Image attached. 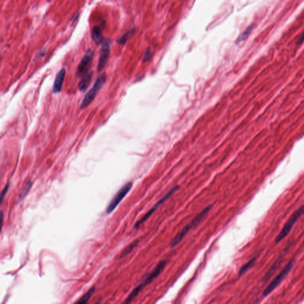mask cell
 <instances>
[{
  "instance_id": "cell-15",
  "label": "cell",
  "mask_w": 304,
  "mask_h": 304,
  "mask_svg": "<svg viewBox=\"0 0 304 304\" xmlns=\"http://www.w3.org/2000/svg\"><path fill=\"white\" fill-rule=\"evenodd\" d=\"M95 290L94 287H92L90 288L83 296H82L80 298V299L77 302V303H86L88 299L91 297V296L93 295Z\"/></svg>"
},
{
  "instance_id": "cell-14",
  "label": "cell",
  "mask_w": 304,
  "mask_h": 304,
  "mask_svg": "<svg viewBox=\"0 0 304 304\" xmlns=\"http://www.w3.org/2000/svg\"><path fill=\"white\" fill-rule=\"evenodd\" d=\"M257 259V257L256 256H255V257L251 258L248 262H247L245 264H244L239 270V276H242L243 274H244L245 273H246L251 268H252V267L254 265V263L255 262L256 260Z\"/></svg>"
},
{
  "instance_id": "cell-18",
  "label": "cell",
  "mask_w": 304,
  "mask_h": 304,
  "mask_svg": "<svg viewBox=\"0 0 304 304\" xmlns=\"http://www.w3.org/2000/svg\"><path fill=\"white\" fill-rule=\"evenodd\" d=\"M151 49L150 48H148L146 49L145 51V53H144V56H143V61H148L150 60V59L151 58Z\"/></svg>"
},
{
  "instance_id": "cell-10",
  "label": "cell",
  "mask_w": 304,
  "mask_h": 304,
  "mask_svg": "<svg viewBox=\"0 0 304 304\" xmlns=\"http://www.w3.org/2000/svg\"><path fill=\"white\" fill-rule=\"evenodd\" d=\"M105 26L106 22L105 21H103L99 25L94 26L91 30V35L92 40L97 45L101 44L103 40L102 33Z\"/></svg>"
},
{
  "instance_id": "cell-2",
  "label": "cell",
  "mask_w": 304,
  "mask_h": 304,
  "mask_svg": "<svg viewBox=\"0 0 304 304\" xmlns=\"http://www.w3.org/2000/svg\"><path fill=\"white\" fill-rule=\"evenodd\" d=\"M296 262V258H292L286 266L281 270V271L273 279V280L269 283L267 287L264 289L262 292V296L266 297L270 293H271L286 277L287 274L290 272Z\"/></svg>"
},
{
  "instance_id": "cell-20",
  "label": "cell",
  "mask_w": 304,
  "mask_h": 304,
  "mask_svg": "<svg viewBox=\"0 0 304 304\" xmlns=\"http://www.w3.org/2000/svg\"><path fill=\"white\" fill-rule=\"evenodd\" d=\"M3 218H4V214H3V212H2V211H0V232H1V227H2Z\"/></svg>"
},
{
  "instance_id": "cell-4",
  "label": "cell",
  "mask_w": 304,
  "mask_h": 304,
  "mask_svg": "<svg viewBox=\"0 0 304 304\" xmlns=\"http://www.w3.org/2000/svg\"><path fill=\"white\" fill-rule=\"evenodd\" d=\"M106 80V75L105 73L100 75L96 78L93 87L90 89V90L88 91V93H87V94L84 96V98L83 100L82 103L80 105V109H85L91 104V103L96 97L97 93L99 91L102 87L104 84Z\"/></svg>"
},
{
  "instance_id": "cell-16",
  "label": "cell",
  "mask_w": 304,
  "mask_h": 304,
  "mask_svg": "<svg viewBox=\"0 0 304 304\" xmlns=\"http://www.w3.org/2000/svg\"><path fill=\"white\" fill-rule=\"evenodd\" d=\"M251 30H252V27L251 26H249V27L246 28V29L238 37V39H237V40L236 41V43H239L240 42L245 40L247 38V37L249 36V34H250Z\"/></svg>"
},
{
  "instance_id": "cell-12",
  "label": "cell",
  "mask_w": 304,
  "mask_h": 304,
  "mask_svg": "<svg viewBox=\"0 0 304 304\" xmlns=\"http://www.w3.org/2000/svg\"><path fill=\"white\" fill-rule=\"evenodd\" d=\"M93 75V72L90 71L83 76V78L78 84V89L80 91H84L86 90L91 81Z\"/></svg>"
},
{
  "instance_id": "cell-8",
  "label": "cell",
  "mask_w": 304,
  "mask_h": 304,
  "mask_svg": "<svg viewBox=\"0 0 304 304\" xmlns=\"http://www.w3.org/2000/svg\"><path fill=\"white\" fill-rule=\"evenodd\" d=\"M93 55L94 52L92 50H87L78 64L77 71V75L78 77H83L88 72L91 65Z\"/></svg>"
},
{
  "instance_id": "cell-7",
  "label": "cell",
  "mask_w": 304,
  "mask_h": 304,
  "mask_svg": "<svg viewBox=\"0 0 304 304\" xmlns=\"http://www.w3.org/2000/svg\"><path fill=\"white\" fill-rule=\"evenodd\" d=\"M111 40L109 39H104L102 42V48L100 52L98 64L97 66V71L100 72L105 66L110 53V45Z\"/></svg>"
},
{
  "instance_id": "cell-11",
  "label": "cell",
  "mask_w": 304,
  "mask_h": 304,
  "mask_svg": "<svg viewBox=\"0 0 304 304\" xmlns=\"http://www.w3.org/2000/svg\"><path fill=\"white\" fill-rule=\"evenodd\" d=\"M65 74H66L65 69L64 68H62L56 74L55 80L54 81L53 86V90H52L53 93H59L61 91L63 82H64V78L65 76Z\"/></svg>"
},
{
  "instance_id": "cell-5",
  "label": "cell",
  "mask_w": 304,
  "mask_h": 304,
  "mask_svg": "<svg viewBox=\"0 0 304 304\" xmlns=\"http://www.w3.org/2000/svg\"><path fill=\"white\" fill-rule=\"evenodd\" d=\"M303 205H302L299 207L297 210H296L289 217L288 220L284 224L282 227L281 231L278 233V235L276 236L275 239V243H278L280 241H281L284 238H286L288 234L290 233V231L292 229L293 226L297 222L299 218L303 215Z\"/></svg>"
},
{
  "instance_id": "cell-17",
  "label": "cell",
  "mask_w": 304,
  "mask_h": 304,
  "mask_svg": "<svg viewBox=\"0 0 304 304\" xmlns=\"http://www.w3.org/2000/svg\"><path fill=\"white\" fill-rule=\"evenodd\" d=\"M138 243V240H135L134 241V242H132V243H131L129 246H128L122 252L121 255H120V258H122L124 256H125V255H128L129 252H131V251L133 249V248L136 246V245Z\"/></svg>"
},
{
  "instance_id": "cell-9",
  "label": "cell",
  "mask_w": 304,
  "mask_h": 304,
  "mask_svg": "<svg viewBox=\"0 0 304 304\" xmlns=\"http://www.w3.org/2000/svg\"><path fill=\"white\" fill-rule=\"evenodd\" d=\"M178 188H179V186H178V185L175 186L173 188H172V189H170V191H169V192H167V194H166V195H164L162 198H161V199H160V200H159V201H158V202H157V203H156V204H155V205H154V206H153V207L150 209V210H149V211H148L146 213V214H145V215L142 217V218H141V220H140L139 221H138L135 223V226H134V227L137 228V227H138L140 224H141L143 222H144L145 221H146V220L148 218V217H150V216H151V215L153 213V212L154 211V210H156V208H157L160 205H161L163 202H164L166 200H167L169 197H170L172 195V194H173L175 192H176V191Z\"/></svg>"
},
{
  "instance_id": "cell-19",
  "label": "cell",
  "mask_w": 304,
  "mask_h": 304,
  "mask_svg": "<svg viewBox=\"0 0 304 304\" xmlns=\"http://www.w3.org/2000/svg\"><path fill=\"white\" fill-rule=\"evenodd\" d=\"M8 185L5 187V188H4V189L2 191V192L0 194V204L1 203L2 200H3L5 195V194H6L7 190H8Z\"/></svg>"
},
{
  "instance_id": "cell-6",
  "label": "cell",
  "mask_w": 304,
  "mask_h": 304,
  "mask_svg": "<svg viewBox=\"0 0 304 304\" xmlns=\"http://www.w3.org/2000/svg\"><path fill=\"white\" fill-rule=\"evenodd\" d=\"M132 182H128L126 184H125L116 194L115 197L112 199L110 202H109L108 206L106 208V213H110L112 211L114 210V209L116 208V207L119 204V203L121 201V200L125 197V195L128 193L131 188H132Z\"/></svg>"
},
{
  "instance_id": "cell-1",
  "label": "cell",
  "mask_w": 304,
  "mask_h": 304,
  "mask_svg": "<svg viewBox=\"0 0 304 304\" xmlns=\"http://www.w3.org/2000/svg\"><path fill=\"white\" fill-rule=\"evenodd\" d=\"M213 204H209L207 207H205L198 215L194 217L191 222H189L188 224H187L185 226L183 227V228L181 230L180 232H179L175 237L173 238V239L172 240L170 243V247L173 248L175 246H176L183 238V237L187 234V233L189 232V230L195 226L196 224H197L199 222L201 221V220L202 219L203 217L209 212V211L211 210V209L213 208Z\"/></svg>"
},
{
  "instance_id": "cell-13",
  "label": "cell",
  "mask_w": 304,
  "mask_h": 304,
  "mask_svg": "<svg viewBox=\"0 0 304 304\" xmlns=\"http://www.w3.org/2000/svg\"><path fill=\"white\" fill-rule=\"evenodd\" d=\"M135 32V28L131 29L130 30H129L128 31L125 33L124 35H122L121 37H120L119 38H118L116 40L117 43H118L121 45H125L127 42V41L134 34Z\"/></svg>"
},
{
  "instance_id": "cell-3",
  "label": "cell",
  "mask_w": 304,
  "mask_h": 304,
  "mask_svg": "<svg viewBox=\"0 0 304 304\" xmlns=\"http://www.w3.org/2000/svg\"><path fill=\"white\" fill-rule=\"evenodd\" d=\"M166 265V261H160L155 267V268L153 270L152 272L150 273V274L145 278V279L142 282L141 284L137 286L129 294V295L126 298L125 302L129 303L138 294V293L147 284L150 283L155 278H156L163 270Z\"/></svg>"
}]
</instances>
